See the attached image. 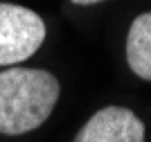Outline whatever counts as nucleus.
I'll return each mask as SVG.
<instances>
[{"label": "nucleus", "instance_id": "1", "mask_svg": "<svg viewBox=\"0 0 151 142\" xmlns=\"http://www.w3.org/2000/svg\"><path fill=\"white\" fill-rule=\"evenodd\" d=\"M59 81L45 70L9 68L0 72V133L20 136L50 117Z\"/></svg>", "mask_w": 151, "mask_h": 142}, {"label": "nucleus", "instance_id": "2", "mask_svg": "<svg viewBox=\"0 0 151 142\" xmlns=\"http://www.w3.org/2000/svg\"><path fill=\"white\" fill-rule=\"evenodd\" d=\"M45 41V23L36 12L0 2V66L29 59Z\"/></svg>", "mask_w": 151, "mask_h": 142}, {"label": "nucleus", "instance_id": "3", "mask_svg": "<svg viewBox=\"0 0 151 142\" xmlns=\"http://www.w3.org/2000/svg\"><path fill=\"white\" fill-rule=\"evenodd\" d=\"M75 142H145V124L129 108L108 106L83 124Z\"/></svg>", "mask_w": 151, "mask_h": 142}, {"label": "nucleus", "instance_id": "4", "mask_svg": "<svg viewBox=\"0 0 151 142\" xmlns=\"http://www.w3.org/2000/svg\"><path fill=\"white\" fill-rule=\"evenodd\" d=\"M126 61L140 79L151 81V12L131 23L126 38Z\"/></svg>", "mask_w": 151, "mask_h": 142}, {"label": "nucleus", "instance_id": "5", "mask_svg": "<svg viewBox=\"0 0 151 142\" xmlns=\"http://www.w3.org/2000/svg\"><path fill=\"white\" fill-rule=\"evenodd\" d=\"M75 5H95V2H101V0H72Z\"/></svg>", "mask_w": 151, "mask_h": 142}]
</instances>
